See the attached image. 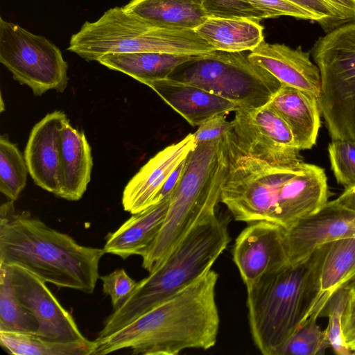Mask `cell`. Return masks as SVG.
I'll use <instances>...</instances> for the list:
<instances>
[{
    "label": "cell",
    "instance_id": "obj_1",
    "mask_svg": "<svg viewBox=\"0 0 355 355\" xmlns=\"http://www.w3.org/2000/svg\"><path fill=\"white\" fill-rule=\"evenodd\" d=\"M218 273L211 268L170 297L110 334L95 340L93 355L130 348L134 354L178 355L208 349L217 341Z\"/></svg>",
    "mask_w": 355,
    "mask_h": 355
},
{
    "label": "cell",
    "instance_id": "obj_2",
    "mask_svg": "<svg viewBox=\"0 0 355 355\" xmlns=\"http://www.w3.org/2000/svg\"><path fill=\"white\" fill-rule=\"evenodd\" d=\"M105 253L78 244L26 211L17 212L12 200L0 207V265L18 266L45 282L91 294Z\"/></svg>",
    "mask_w": 355,
    "mask_h": 355
},
{
    "label": "cell",
    "instance_id": "obj_3",
    "mask_svg": "<svg viewBox=\"0 0 355 355\" xmlns=\"http://www.w3.org/2000/svg\"><path fill=\"white\" fill-rule=\"evenodd\" d=\"M233 130L211 141L197 143L185 159L182 177L156 239L142 256V267L155 270L200 220L216 213L227 176Z\"/></svg>",
    "mask_w": 355,
    "mask_h": 355
},
{
    "label": "cell",
    "instance_id": "obj_4",
    "mask_svg": "<svg viewBox=\"0 0 355 355\" xmlns=\"http://www.w3.org/2000/svg\"><path fill=\"white\" fill-rule=\"evenodd\" d=\"M324 248H318L299 263L263 275L246 287L250 330L262 354L277 355L311 314Z\"/></svg>",
    "mask_w": 355,
    "mask_h": 355
},
{
    "label": "cell",
    "instance_id": "obj_5",
    "mask_svg": "<svg viewBox=\"0 0 355 355\" xmlns=\"http://www.w3.org/2000/svg\"><path fill=\"white\" fill-rule=\"evenodd\" d=\"M230 241L225 219L215 214L200 220L155 270L137 283L107 318L97 337L121 328L199 278L211 268Z\"/></svg>",
    "mask_w": 355,
    "mask_h": 355
},
{
    "label": "cell",
    "instance_id": "obj_6",
    "mask_svg": "<svg viewBox=\"0 0 355 355\" xmlns=\"http://www.w3.org/2000/svg\"><path fill=\"white\" fill-rule=\"evenodd\" d=\"M67 49L87 61H98L110 53L200 55L216 50L195 30L161 28L123 7L107 10L95 21H85L71 37Z\"/></svg>",
    "mask_w": 355,
    "mask_h": 355
},
{
    "label": "cell",
    "instance_id": "obj_7",
    "mask_svg": "<svg viewBox=\"0 0 355 355\" xmlns=\"http://www.w3.org/2000/svg\"><path fill=\"white\" fill-rule=\"evenodd\" d=\"M310 51L320 73L318 103L331 140L355 141V22L320 37Z\"/></svg>",
    "mask_w": 355,
    "mask_h": 355
},
{
    "label": "cell",
    "instance_id": "obj_8",
    "mask_svg": "<svg viewBox=\"0 0 355 355\" xmlns=\"http://www.w3.org/2000/svg\"><path fill=\"white\" fill-rule=\"evenodd\" d=\"M168 78L190 84L230 100L239 109L268 104L282 83L242 52L215 50L178 66Z\"/></svg>",
    "mask_w": 355,
    "mask_h": 355
},
{
    "label": "cell",
    "instance_id": "obj_9",
    "mask_svg": "<svg viewBox=\"0 0 355 355\" xmlns=\"http://www.w3.org/2000/svg\"><path fill=\"white\" fill-rule=\"evenodd\" d=\"M0 62L35 96L50 89L63 92L68 65L60 50L46 37L0 17Z\"/></svg>",
    "mask_w": 355,
    "mask_h": 355
},
{
    "label": "cell",
    "instance_id": "obj_10",
    "mask_svg": "<svg viewBox=\"0 0 355 355\" xmlns=\"http://www.w3.org/2000/svg\"><path fill=\"white\" fill-rule=\"evenodd\" d=\"M232 123L236 142L243 153L275 165L302 162L291 128L268 104L236 110Z\"/></svg>",
    "mask_w": 355,
    "mask_h": 355
},
{
    "label": "cell",
    "instance_id": "obj_11",
    "mask_svg": "<svg viewBox=\"0 0 355 355\" xmlns=\"http://www.w3.org/2000/svg\"><path fill=\"white\" fill-rule=\"evenodd\" d=\"M2 266L7 270L15 295L39 324L36 335L62 343L87 340L44 281L18 266Z\"/></svg>",
    "mask_w": 355,
    "mask_h": 355
},
{
    "label": "cell",
    "instance_id": "obj_12",
    "mask_svg": "<svg viewBox=\"0 0 355 355\" xmlns=\"http://www.w3.org/2000/svg\"><path fill=\"white\" fill-rule=\"evenodd\" d=\"M285 228L268 220L248 223L236 237L232 257L246 287L289 263Z\"/></svg>",
    "mask_w": 355,
    "mask_h": 355
},
{
    "label": "cell",
    "instance_id": "obj_13",
    "mask_svg": "<svg viewBox=\"0 0 355 355\" xmlns=\"http://www.w3.org/2000/svg\"><path fill=\"white\" fill-rule=\"evenodd\" d=\"M349 237H355V211L339 205L334 200L328 201L315 214L285 229L284 240L289 263H299L318 248Z\"/></svg>",
    "mask_w": 355,
    "mask_h": 355
},
{
    "label": "cell",
    "instance_id": "obj_14",
    "mask_svg": "<svg viewBox=\"0 0 355 355\" xmlns=\"http://www.w3.org/2000/svg\"><path fill=\"white\" fill-rule=\"evenodd\" d=\"M68 121L62 111L47 114L32 128L24 150L28 173L34 182L58 197L62 189L61 134Z\"/></svg>",
    "mask_w": 355,
    "mask_h": 355
},
{
    "label": "cell",
    "instance_id": "obj_15",
    "mask_svg": "<svg viewBox=\"0 0 355 355\" xmlns=\"http://www.w3.org/2000/svg\"><path fill=\"white\" fill-rule=\"evenodd\" d=\"M196 145L193 134L189 133L150 158L126 184L122 196L124 210L134 214L154 205L167 179Z\"/></svg>",
    "mask_w": 355,
    "mask_h": 355
},
{
    "label": "cell",
    "instance_id": "obj_16",
    "mask_svg": "<svg viewBox=\"0 0 355 355\" xmlns=\"http://www.w3.org/2000/svg\"><path fill=\"white\" fill-rule=\"evenodd\" d=\"M250 61L274 76L282 84L298 89L316 98L321 87L318 67L311 60V51L300 46L296 49L285 44L262 42L248 55Z\"/></svg>",
    "mask_w": 355,
    "mask_h": 355
},
{
    "label": "cell",
    "instance_id": "obj_17",
    "mask_svg": "<svg viewBox=\"0 0 355 355\" xmlns=\"http://www.w3.org/2000/svg\"><path fill=\"white\" fill-rule=\"evenodd\" d=\"M328 198L327 178L324 169L302 162L286 184L272 222L288 229L318 212Z\"/></svg>",
    "mask_w": 355,
    "mask_h": 355
},
{
    "label": "cell",
    "instance_id": "obj_18",
    "mask_svg": "<svg viewBox=\"0 0 355 355\" xmlns=\"http://www.w3.org/2000/svg\"><path fill=\"white\" fill-rule=\"evenodd\" d=\"M146 85L155 91L193 127L199 126L216 114H227L239 109L237 105L230 100L168 78L150 82Z\"/></svg>",
    "mask_w": 355,
    "mask_h": 355
},
{
    "label": "cell",
    "instance_id": "obj_19",
    "mask_svg": "<svg viewBox=\"0 0 355 355\" xmlns=\"http://www.w3.org/2000/svg\"><path fill=\"white\" fill-rule=\"evenodd\" d=\"M171 195L132 216L115 232L109 234L105 253L125 259L144 256L158 235L166 218Z\"/></svg>",
    "mask_w": 355,
    "mask_h": 355
},
{
    "label": "cell",
    "instance_id": "obj_20",
    "mask_svg": "<svg viewBox=\"0 0 355 355\" xmlns=\"http://www.w3.org/2000/svg\"><path fill=\"white\" fill-rule=\"evenodd\" d=\"M268 105L288 124L300 150L311 149L315 144L321 125L316 98L282 84Z\"/></svg>",
    "mask_w": 355,
    "mask_h": 355
},
{
    "label": "cell",
    "instance_id": "obj_21",
    "mask_svg": "<svg viewBox=\"0 0 355 355\" xmlns=\"http://www.w3.org/2000/svg\"><path fill=\"white\" fill-rule=\"evenodd\" d=\"M62 189L60 198L80 200L90 182L93 166L91 147L83 131L65 123L61 134Z\"/></svg>",
    "mask_w": 355,
    "mask_h": 355
},
{
    "label": "cell",
    "instance_id": "obj_22",
    "mask_svg": "<svg viewBox=\"0 0 355 355\" xmlns=\"http://www.w3.org/2000/svg\"><path fill=\"white\" fill-rule=\"evenodd\" d=\"M354 277L355 237L325 244L318 275V293L311 315H320L333 293Z\"/></svg>",
    "mask_w": 355,
    "mask_h": 355
},
{
    "label": "cell",
    "instance_id": "obj_23",
    "mask_svg": "<svg viewBox=\"0 0 355 355\" xmlns=\"http://www.w3.org/2000/svg\"><path fill=\"white\" fill-rule=\"evenodd\" d=\"M263 27L243 17H208L197 27L198 35L216 50L252 51L264 41Z\"/></svg>",
    "mask_w": 355,
    "mask_h": 355
},
{
    "label": "cell",
    "instance_id": "obj_24",
    "mask_svg": "<svg viewBox=\"0 0 355 355\" xmlns=\"http://www.w3.org/2000/svg\"><path fill=\"white\" fill-rule=\"evenodd\" d=\"M123 8L168 29L195 30L208 18L201 0H131Z\"/></svg>",
    "mask_w": 355,
    "mask_h": 355
},
{
    "label": "cell",
    "instance_id": "obj_25",
    "mask_svg": "<svg viewBox=\"0 0 355 355\" xmlns=\"http://www.w3.org/2000/svg\"><path fill=\"white\" fill-rule=\"evenodd\" d=\"M196 55L158 52L118 53L105 55L97 62L146 85L168 78L178 66Z\"/></svg>",
    "mask_w": 355,
    "mask_h": 355
},
{
    "label": "cell",
    "instance_id": "obj_26",
    "mask_svg": "<svg viewBox=\"0 0 355 355\" xmlns=\"http://www.w3.org/2000/svg\"><path fill=\"white\" fill-rule=\"evenodd\" d=\"M0 343L13 355H93L96 343L88 339L62 343L43 338L35 334L0 331Z\"/></svg>",
    "mask_w": 355,
    "mask_h": 355
},
{
    "label": "cell",
    "instance_id": "obj_27",
    "mask_svg": "<svg viewBox=\"0 0 355 355\" xmlns=\"http://www.w3.org/2000/svg\"><path fill=\"white\" fill-rule=\"evenodd\" d=\"M39 324L19 302L5 266L0 265V331L36 334Z\"/></svg>",
    "mask_w": 355,
    "mask_h": 355
},
{
    "label": "cell",
    "instance_id": "obj_28",
    "mask_svg": "<svg viewBox=\"0 0 355 355\" xmlns=\"http://www.w3.org/2000/svg\"><path fill=\"white\" fill-rule=\"evenodd\" d=\"M26 162L16 144L7 137H0V191L15 201L26 185Z\"/></svg>",
    "mask_w": 355,
    "mask_h": 355
},
{
    "label": "cell",
    "instance_id": "obj_29",
    "mask_svg": "<svg viewBox=\"0 0 355 355\" xmlns=\"http://www.w3.org/2000/svg\"><path fill=\"white\" fill-rule=\"evenodd\" d=\"M318 315L308 317L279 349L277 355H323L330 343L317 323Z\"/></svg>",
    "mask_w": 355,
    "mask_h": 355
},
{
    "label": "cell",
    "instance_id": "obj_30",
    "mask_svg": "<svg viewBox=\"0 0 355 355\" xmlns=\"http://www.w3.org/2000/svg\"><path fill=\"white\" fill-rule=\"evenodd\" d=\"M350 289L347 284L339 288L329 299L321 315L328 317L325 329L331 347L338 355H351V351L345 342L342 331V318L346 307Z\"/></svg>",
    "mask_w": 355,
    "mask_h": 355
},
{
    "label": "cell",
    "instance_id": "obj_31",
    "mask_svg": "<svg viewBox=\"0 0 355 355\" xmlns=\"http://www.w3.org/2000/svg\"><path fill=\"white\" fill-rule=\"evenodd\" d=\"M331 168L345 190L355 187V141L331 140L328 146Z\"/></svg>",
    "mask_w": 355,
    "mask_h": 355
},
{
    "label": "cell",
    "instance_id": "obj_32",
    "mask_svg": "<svg viewBox=\"0 0 355 355\" xmlns=\"http://www.w3.org/2000/svg\"><path fill=\"white\" fill-rule=\"evenodd\" d=\"M208 17H243L259 22L269 18L248 0H201Z\"/></svg>",
    "mask_w": 355,
    "mask_h": 355
},
{
    "label": "cell",
    "instance_id": "obj_33",
    "mask_svg": "<svg viewBox=\"0 0 355 355\" xmlns=\"http://www.w3.org/2000/svg\"><path fill=\"white\" fill-rule=\"evenodd\" d=\"M103 291L111 298L113 310L119 308L135 289L137 282L132 279L123 268L100 276Z\"/></svg>",
    "mask_w": 355,
    "mask_h": 355
},
{
    "label": "cell",
    "instance_id": "obj_34",
    "mask_svg": "<svg viewBox=\"0 0 355 355\" xmlns=\"http://www.w3.org/2000/svg\"><path fill=\"white\" fill-rule=\"evenodd\" d=\"M248 1L267 14L269 18L288 16L298 19L314 21L318 24L320 22V17L288 0Z\"/></svg>",
    "mask_w": 355,
    "mask_h": 355
},
{
    "label": "cell",
    "instance_id": "obj_35",
    "mask_svg": "<svg viewBox=\"0 0 355 355\" xmlns=\"http://www.w3.org/2000/svg\"><path fill=\"white\" fill-rule=\"evenodd\" d=\"M311 12L320 19V26L327 33L347 23L341 15L325 0H288Z\"/></svg>",
    "mask_w": 355,
    "mask_h": 355
},
{
    "label": "cell",
    "instance_id": "obj_36",
    "mask_svg": "<svg viewBox=\"0 0 355 355\" xmlns=\"http://www.w3.org/2000/svg\"><path fill=\"white\" fill-rule=\"evenodd\" d=\"M226 115L225 113L218 114L202 122L193 133L196 143L218 139L232 130V121H227Z\"/></svg>",
    "mask_w": 355,
    "mask_h": 355
},
{
    "label": "cell",
    "instance_id": "obj_37",
    "mask_svg": "<svg viewBox=\"0 0 355 355\" xmlns=\"http://www.w3.org/2000/svg\"><path fill=\"white\" fill-rule=\"evenodd\" d=\"M350 289V288H349ZM342 331L345 342L355 352V291L350 289L349 299L342 318Z\"/></svg>",
    "mask_w": 355,
    "mask_h": 355
},
{
    "label": "cell",
    "instance_id": "obj_38",
    "mask_svg": "<svg viewBox=\"0 0 355 355\" xmlns=\"http://www.w3.org/2000/svg\"><path fill=\"white\" fill-rule=\"evenodd\" d=\"M184 164L185 159L182 163H180L178 166L173 171V173L164 183L159 193L158 194L155 204L164 200L173 193L182 177L184 171Z\"/></svg>",
    "mask_w": 355,
    "mask_h": 355
},
{
    "label": "cell",
    "instance_id": "obj_39",
    "mask_svg": "<svg viewBox=\"0 0 355 355\" xmlns=\"http://www.w3.org/2000/svg\"><path fill=\"white\" fill-rule=\"evenodd\" d=\"M347 21L355 19V0H325Z\"/></svg>",
    "mask_w": 355,
    "mask_h": 355
},
{
    "label": "cell",
    "instance_id": "obj_40",
    "mask_svg": "<svg viewBox=\"0 0 355 355\" xmlns=\"http://www.w3.org/2000/svg\"><path fill=\"white\" fill-rule=\"evenodd\" d=\"M334 201L339 205L355 211V187L345 190Z\"/></svg>",
    "mask_w": 355,
    "mask_h": 355
},
{
    "label": "cell",
    "instance_id": "obj_41",
    "mask_svg": "<svg viewBox=\"0 0 355 355\" xmlns=\"http://www.w3.org/2000/svg\"><path fill=\"white\" fill-rule=\"evenodd\" d=\"M347 286L350 289H353L355 291V277L349 282V284H347Z\"/></svg>",
    "mask_w": 355,
    "mask_h": 355
},
{
    "label": "cell",
    "instance_id": "obj_42",
    "mask_svg": "<svg viewBox=\"0 0 355 355\" xmlns=\"http://www.w3.org/2000/svg\"><path fill=\"white\" fill-rule=\"evenodd\" d=\"M353 21H354V22H355V19H354Z\"/></svg>",
    "mask_w": 355,
    "mask_h": 355
}]
</instances>
